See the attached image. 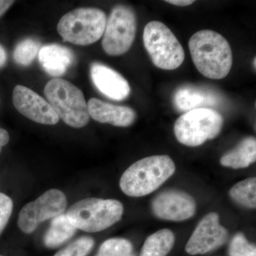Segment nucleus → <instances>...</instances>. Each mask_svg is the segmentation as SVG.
Here are the masks:
<instances>
[{"label": "nucleus", "mask_w": 256, "mask_h": 256, "mask_svg": "<svg viewBox=\"0 0 256 256\" xmlns=\"http://www.w3.org/2000/svg\"><path fill=\"white\" fill-rule=\"evenodd\" d=\"M256 160V140L248 137L242 140L234 150L226 153L220 162L224 166L233 169L248 168Z\"/></svg>", "instance_id": "17"}, {"label": "nucleus", "mask_w": 256, "mask_h": 256, "mask_svg": "<svg viewBox=\"0 0 256 256\" xmlns=\"http://www.w3.org/2000/svg\"><path fill=\"white\" fill-rule=\"evenodd\" d=\"M90 118L100 124H108L117 127H128L137 118L136 111L127 106H114L92 98L88 102Z\"/></svg>", "instance_id": "15"}, {"label": "nucleus", "mask_w": 256, "mask_h": 256, "mask_svg": "<svg viewBox=\"0 0 256 256\" xmlns=\"http://www.w3.org/2000/svg\"><path fill=\"white\" fill-rule=\"evenodd\" d=\"M143 42L152 62L158 68L174 70L183 64L185 54L182 46L170 28L161 22L146 24Z\"/></svg>", "instance_id": "6"}, {"label": "nucleus", "mask_w": 256, "mask_h": 256, "mask_svg": "<svg viewBox=\"0 0 256 256\" xmlns=\"http://www.w3.org/2000/svg\"><path fill=\"white\" fill-rule=\"evenodd\" d=\"M12 200L4 193L0 192V235L6 228L12 214Z\"/></svg>", "instance_id": "25"}, {"label": "nucleus", "mask_w": 256, "mask_h": 256, "mask_svg": "<svg viewBox=\"0 0 256 256\" xmlns=\"http://www.w3.org/2000/svg\"><path fill=\"white\" fill-rule=\"evenodd\" d=\"M95 256H136L130 242L126 238L108 239L101 244Z\"/></svg>", "instance_id": "22"}, {"label": "nucleus", "mask_w": 256, "mask_h": 256, "mask_svg": "<svg viewBox=\"0 0 256 256\" xmlns=\"http://www.w3.org/2000/svg\"><path fill=\"white\" fill-rule=\"evenodd\" d=\"M166 2L176 5V6H186L193 4L194 1H191V0H168Z\"/></svg>", "instance_id": "28"}, {"label": "nucleus", "mask_w": 256, "mask_h": 256, "mask_svg": "<svg viewBox=\"0 0 256 256\" xmlns=\"http://www.w3.org/2000/svg\"><path fill=\"white\" fill-rule=\"evenodd\" d=\"M76 230L66 214H62L52 218L50 227L44 236V244L48 248L60 247L70 240Z\"/></svg>", "instance_id": "18"}, {"label": "nucleus", "mask_w": 256, "mask_h": 256, "mask_svg": "<svg viewBox=\"0 0 256 256\" xmlns=\"http://www.w3.org/2000/svg\"><path fill=\"white\" fill-rule=\"evenodd\" d=\"M229 256H256V246L248 242L244 234H237L229 246Z\"/></svg>", "instance_id": "24"}, {"label": "nucleus", "mask_w": 256, "mask_h": 256, "mask_svg": "<svg viewBox=\"0 0 256 256\" xmlns=\"http://www.w3.org/2000/svg\"><path fill=\"white\" fill-rule=\"evenodd\" d=\"M192 60L197 70L206 78L222 79L227 76L233 64L228 42L212 30L197 32L188 42Z\"/></svg>", "instance_id": "1"}, {"label": "nucleus", "mask_w": 256, "mask_h": 256, "mask_svg": "<svg viewBox=\"0 0 256 256\" xmlns=\"http://www.w3.org/2000/svg\"><path fill=\"white\" fill-rule=\"evenodd\" d=\"M73 52L58 44H48L40 48L38 60L44 69L52 76L64 75L73 64Z\"/></svg>", "instance_id": "16"}, {"label": "nucleus", "mask_w": 256, "mask_h": 256, "mask_svg": "<svg viewBox=\"0 0 256 256\" xmlns=\"http://www.w3.org/2000/svg\"><path fill=\"white\" fill-rule=\"evenodd\" d=\"M174 242V234L171 230L162 229L146 239L140 256H166Z\"/></svg>", "instance_id": "19"}, {"label": "nucleus", "mask_w": 256, "mask_h": 256, "mask_svg": "<svg viewBox=\"0 0 256 256\" xmlns=\"http://www.w3.org/2000/svg\"><path fill=\"white\" fill-rule=\"evenodd\" d=\"M14 1H8V0H0V16L9 10L10 6L14 4Z\"/></svg>", "instance_id": "27"}, {"label": "nucleus", "mask_w": 256, "mask_h": 256, "mask_svg": "<svg viewBox=\"0 0 256 256\" xmlns=\"http://www.w3.org/2000/svg\"><path fill=\"white\" fill-rule=\"evenodd\" d=\"M228 236V230L220 225L218 215L212 212L198 224L185 249L190 255L206 254L224 245Z\"/></svg>", "instance_id": "10"}, {"label": "nucleus", "mask_w": 256, "mask_h": 256, "mask_svg": "<svg viewBox=\"0 0 256 256\" xmlns=\"http://www.w3.org/2000/svg\"><path fill=\"white\" fill-rule=\"evenodd\" d=\"M106 15L97 8H78L64 15L57 30L64 41L87 46L98 41L105 30Z\"/></svg>", "instance_id": "5"}, {"label": "nucleus", "mask_w": 256, "mask_h": 256, "mask_svg": "<svg viewBox=\"0 0 256 256\" xmlns=\"http://www.w3.org/2000/svg\"><path fill=\"white\" fill-rule=\"evenodd\" d=\"M90 76L98 90L112 100H124L130 94L128 80L118 72L104 64H92Z\"/></svg>", "instance_id": "14"}, {"label": "nucleus", "mask_w": 256, "mask_h": 256, "mask_svg": "<svg viewBox=\"0 0 256 256\" xmlns=\"http://www.w3.org/2000/svg\"><path fill=\"white\" fill-rule=\"evenodd\" d=\"M137 31L134 10L124 4L114 6L106 21L102 46L107 54H124L132 46Z\"/></svg>", "instance_id": "8"}, {"label": "nucleus", "mask_w": 256, "mask_h": 256, "mask_svg": "<svg viewBox=\"0 0 256 256\" xmlns=\"http://www.w3.org/2000/svg\"><path fill=\"white\" fill-rule=\"evenodd\" d=\"M44 94L56 114L74 128L85 127L90 116L84 94L78 87L64 79L55 78L47 82Z\"/></svg>", "instance_id": "4"}, {"label": "nucleus", "mask_w": 256, "mask_h": 256, "mask_svg": "<svg viewBox=\"0 0 256 256\" xmlns=\"http://www.w3.org/2000/svg\"><path fill=\"white\" fill-rule=\"evenodd\" d=\"M8 60V54L2 45L0 44V68L4 66Z\"/></svg>", "instance_id": "29"}, {"label": "nucleus", "mask_w": 256, "mask_h": 256, "mask_svg": "<svg viewBox=\"0 0 256 256\" xmlns=\"http://www.w3.org/2000/svg\"></svg>", "instance_id": "31"}, {"label": "nucleus", "mask_w": 256, "mask_h": 256, "mask_svg": "<svg viewBox=\"0 0 256 256\" xmlns=\"http://www.w3.org/2000/svg\"><path fill=\"white\" fill-rule=\"evenodd\" d=\"M196 208L193 197L178 190L162 192L152 203V210L158 218L171 222H183L192 218Z\"/></svg>", "instance_id": "11"}, {"label": "nucleus", "mask_w": 256, "mask_h": 256, "mask_svg": "<svg viewBox=\"0 0 256 256\" xmlns=\"http://www.w3.org/2000/svg\"><path fill=\"white\" fill-rule=\"evenodd\" d=\"M230 196L234 201L247 208L256 206V178H250L236 184L230 188Z\"/></svg>", "instance_id": "20"}, {"label": "nucleus", "mask_w": 256, "mask_h": 256, "mask_svg": "<svg viewBox=\"0 0 256 256\" xmlns=\"http://www.w3.org/2000/svg\"><path fill=\"white\" fill-rule=\"evenodd\" d=\"M67 204L63 192L56 188L48 190L22 208L18 217V228L23 233H34L43 222L63 214Z\"/></svg>", "instance_id": "9"}, {"label": "nucleus", "mask_w": 256, "mask_h": 256, "mask_svg": "<svg viewBox=\"0 0 256 256\" xmlns=\"http://www.w3.org/2000/svg\"><path fill=\"white\" fill-rule=\"evenodd\" d=\"M12 101L20 114L37 124L54 126L60 120L48 101L28 87L16 86Z\"/></svg>", "instance_id": "12"}, {"label": "nucleus", "mask_w": 256, "mask_h": 256, "mask_svg": "<svg viewBox=\"0 0 256 256\" xmlns=\"http://www.w3.org/2000/svg\"><path fill=\"white\" fill-rule=\"evenodd\" d=\"M95 245L90 236H82L58 250L54 256H87Z\"/></svg>", "instance_id": "23"}, {"label": "nucleus", "mask_w": 256, "mask_h": 256, "mask_svg": "<svg viewBox=\"0 0 256 256\" xmlns=\"http://www.w3.org/2000/svg\"><path fill=\"white\" fill-rule=\"evenodd\" d=\"M223 124V117L215 109L200 108L188 111L175 122V137L184 146H200L208 140L217 137Z\"/></svg>", "instance_id": "7"}, {"label": "nucleus", "mask_w": 256, "mask_h": 256, "mask_svg": "<svg viewBox=\"0 0 256 256\" xmlns=\"http://www.w3.org/2000/svg\"><path fill=\"white\" fill-rule=\"evenodd\" d=\"M124 212V205L118 200L86 198L74 203L66 214L77 230L96 233L118 222Z\"/></svg>", "instance_id": "3"}, {"label": "nucleus", "mask_w": 256, "mask_h": 256, "mask_svg": "<svg viewBox=\"0 0 256 256\" xmlns=\"http://www.w3.org/2000/svg\"><path fill=\"white\" fill-rule=\"evenodd\" d=\"M254 68L256 69V57H255V58H254Z\"/></svg>", "instance_id": "30"}, {"label": "nucleus", "mask_w": 256, "mask_h": 256, "mask_svg": "<svg viewBox=\"0 0 256 256\" xmlns=\"http://www.w3.org/2000/svg\"><path fill=\"white\" fill-rule=\"evenodd\" d=\"M223 98L220 94L206 87L184 85L174 92L173 104L181 112H188L196 109L220 107Z\"/></svg>", "instance_id": "13"}, {"label": "nucleus", "mask_w": 256, "mask_h": 256, "mask_svg": "<svg viewBox=\"0 0 256 256\" xmlns=\"http://www.w3.org/2000/svg\"><path fill=\"white\" fill-rule=\"evenodd\" d=\"M10 142V134L6 130L0 127V153L2 152V148Z\"/></svg>", "instance_id": "26"}, {"label": "nucleus", "mask_w": 256, "mask_h": 256, "mask_svg": "<svg viewBox=\"0 0 256 256\" xmlns=\"http://www.w3.org/2000/svg\"><path fill=\"white\" fill-rule=\"evenodd\" d=\"M175 170L174 161L169 156H148L126 170L120 180V188L128 196H146L171 178Z\"/></svg>", "instance_id": "2"}, {"label": "nucleus", "mask_w": 256, "mask_h": 256, "mask_svg": "<svg viewBox=\"0 0 256 256\" xmlns=\"http://www.w3.org/2000/svg\"><path fill=\"white\" fill-rule=\"evenodd\" d=\"M40 42L34 38H28L18 42L15 47L13 56L16 64L28 66L38 54L40 50Z\"/></svg>", "instance_id": "21"}]
</instances>
